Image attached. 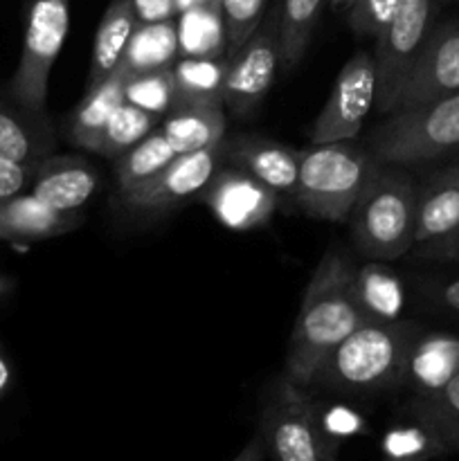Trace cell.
<instances>
[{"instance_id": "obj_1", "label": "cell", "mask_w": 459, "mask_h": 461, "mask_svg": "<svg viewBox=\"0 0 459 461\" xmlns=\"http://www.w3.org/2000/svg\"><path fill=\"white\" fill-rule=\"evenodd\" d=\"M354 277L356 266L338 250H328L310 275L284 367V376L295 385L309 390L328 354L364 324L351 293Z\"/></svg>"}, {"instance_id": "obj_2", "label": "cell", "mask_w": 459, "mask_h": 461, "mask_svg": "<svg viewBox=\"0 0 459 461\" xmlns=\"http://www.w3.org/2000/svg\"><path fill=\"white\" fill-rule=\"evenodd\" d=\"M418 329L405 320L363 324L328 354L309 387L345 396H374L403 387L405 360Z\"/></svg>"}, {"instance_id": "obj_3", "label": "cell", "mask_w": 459, "mask_h": 461, "mask_svg": "<svg viewBox=\"0 0 459 461\" xmlns=\"http://www.w3.org/2000/svg\"><path fill=\"white\" fill-rule=\"evenodd\" d=\"M418 185L408 167L376 162L349 219L356 250L372 261H394L414 248Z\"/></svg>"}, {"instance_id": "obj_4", "label": "cell", "mask_w": 459, "mask_h": 461, "mask_svg": "<svg viewBox=\"0 0 459 461\" xmlns=\"http://www.w3.org/2000/svg\"><path fill=\"white\" fill-rule=\"evenodd\" d=\"M376 162L367 149L356 147L351 140L313 144L300 151L292 201L313 219L346 223Z\"/></svg>"}, {"instance_id": "obj_5", "label": "cell", "mask_w": 459, "mask_h": 461, "mask_svg": "<svg viewBox=\"0 0 459 461\" xmlns=\"http://www.w3.org/2000/svg\"><path fill=\"white\" fill-rule=\"evenodd\" d=\"M459 149V93L392 113L372 131L367 151L385 165H426Z\"/></svg>"}, {"instance_id": "obj_6", "label": "cell", "mask_w": 459, "mask_h": 461, "mask_svg": "<svg viewBox=\"0 0 459 461\" xmlns=\"http://www.w3.org/2000/svg\"><path fill=\"white\" fill-rule=\"evenodd\" d=\"M266 455L274 461H338L320 421V408L306 387L279 376L268 390L259 419Z\"/></svg>"}, {"instance_id": "obj_7", "label": "cell", "mask_w": 459, "mask_h": 461, "mask_svg": "<svg viewBox=\"0 0 459 461\" xmlns=\"http://www.w3.org/2000/svg\"><path fill=\"white\" fill-rule=\"evenodd\" d=\"M70 30V0H32L16 72L9 79V95L18 106L45 113L50 72Z\"/></svg>"}, {"instance_id": "obj_8", "label": "cell", "mask_w": 459, "mask_h": 461, "mask_svg": "<svg viewBox=\"0 0 459 461\" xmlns=\"http://www.w3.org/2000/svg\"><path fill=\"white\" fill-rule=\"evenodd\" d=\"M436 0H400L399 9L376 36V111L390 115L392 104L410 68L417 61L428 34L435 27Z\"/></svg>"}, {"instance_id": "obj_9", "label": "cell", "mask_w": 459, "mask_h": 461, "mask_svg": "<svg viewBox=\"0 0 459 461\" xmlns=\"http://www.w3.org/2000/svg\"><path fill=\"white\" fill-rule=\"evenodd\" d=\"M282 66L279 7L266 12L246 43L230 54L223 104L237 117H250L268 95Z\"/></svg>"}, {"instance_id": "obj_10", "label": "cell", "mask_w": 459, "mask_h": 461, "mask_svg": "<svg viewBox=\"0 0 459 461\" xmlns=\"http://www.w3.org/2000/svg\"><path fill=\"white\" fill-rule=\"evenodd\" d=\"M376 108V66L372 52H358L340 68L327 104L310 126V142H349Z\"/></svg>"}, {"instance_id": "obj_11", "label": "cell", "mask_w": 459, "mask_h": 461, "mask_svg": "<svg viewBox=\"0 0 459 461\" xmlns=\"http://www.w3.org/2000/svg\"><path fill=\"white\" fill-rule=\"evenodd\" d=\"M459 93V21L435 25L396 93L392 113L410 111Z\"/></svg>"}, {"instance_id": "obj_12", "label": "cell", "mask_w": 459, "mask_h": 461, "mask_svg": "<svg viewBox=\"0 0 459 461\" xmlns=\"http://www.w3.org/2000/svg\"><path fill=\"white\" fill-rule=\"evenodd\" d=\"M223 140L214 147L176 156L147 183L129 192H120L122 201L138 212H166L183 205L189 198L201 196L212 176L223 165Z\"/></svg>"}, {"instance_id": "obj_13", "label": "cell", "mask_w": 459, "mask_h": 461, "mask_svg": "<svg viewBox=\"0 0 459 461\" xmlns=\"http://www.w3.org/2000/svg\"><path fill=\"white\" fill-rule=\"evenodd\" d=\"M202 203L219 223L234 232H250L264 228L277 212L282 198L237 167L220 165L201 192Z\"/></svg>"}, {"instance_id": "obj_14", "label": "cell", "mask_w": 459, "mask_h": 461, "mask_svg": "<svg viewBox=\"0 0 459 461\" xmlns=\"http://www.w3.org/2000/svg\"><path fill=\"white\" fill-rule=\"evenodd\" d=\"M223 165L243 169L273 189L279 198H292L300 151L261 135H234L223 140Z\"/></svg>"}, {"instance_id": "obj_15", "label": "cell", "mask_w": 459, "mask_h": 461, "mask_svg": "<svg viewBox=\"0 0 459 461\" xmlns=\"http://www.w3.org/2000/svg\"><path fill=\"white\" fill-rule=\"evenodd\" d=\"M99 176L86 158L48 156L34 165L27 192L57 212H76L97 192Z\"/></svg>"}, {"instance_id": "obj_16", "label": "cell", "mask_w": 459, "mask_h": 461, "mask_svg": "<svg viewBox=\"0 0 459 461\" xmlns=\"http://www.w3.org/2000/svg\"><path fill=\"white\" fill-rule=\"evenodd\" d=\"M459 374V336L453 333H418L405 360L403 387L412 399H426L444 390Z\"/></svg>"}, {"instance_id": "obj_17", "label": "cell", "mask_w": 459, "mask_h": 461, "mask_svg": "<svg viewBox=\"0 0 459 461\" xmlns=\"http://www.w3.org/2000/svg\"><path fill=\"white\" fill-rule=\"evenodd\" d=\"M459 225V162L428 176L417 192L414 248L446 237Z\"/></svg>"}, {"instance_id": "obj_18", "label": "cell", "mask_w": 459, "mask_h": 461, "mask_svg": "<svg viewBox=\"0 0 459 461\" xmlns=\"http://www.w3.org/2000/svg\"><path fill=\"white\" fill-rule=\"evenodd\" d=\"M81 219L76 212H57L30 192L0 198V241H40L72 232Z\"/></svg>"}, {"instance_id": "obj_19", "label": "cell", "mask_w": 459, "mask_h": 461, "mask_svg": "<svg viewBox=\"0 0 459 461\" xmlns=\"http://www.w3.org/2000/svg\"><path fill=\"white\" fill-rule=\"evenodd\" d=\"M138 16L135 0H111L102 21H99L97 34H94L86 90L102 84L106 77H111L122 66L130 39L138 32Z\"/></svg>"}, {"instance_id": "obj_20", "label": "cell", "mask_w": 459, "mask_h": 461, "mask_svg": "<svg viewBox=\"0 0 459 461\" xmlns=\"http://www.w3.org/2000/svg\"><path fill=\"white\" fill-rule=\"evenodd\" d=\"M54 131L45 113H32L14 104H0V158L34 165L52 153Z\"/></svg>"}, {"instance_id": "obj_21", "label": "cell", "mask_w": 459, "mask_h": 461, "mask_svg": "<svg viewBox=\"0 0 459 461\" xmlns=\"http://www.w3.org/2000/svg\"><path fill=\"white\" fill-rule=\"evenodd\" d=\"M354 302L364 324H387L403 320L405 288L399 275L385 261H369L356 268Z\"/></svg>"}, {"instance_id": "obj_22", "label": "cell", "mask_w": 459, "mask_h": 461, "mask_svg": "<svg viewBox=\"0 0 459 461\" xmlns=\"http://www.w3.org/2000/svg\"><path fill=\"white\" fill-rule=\"evenodd\" d=\"M130 72L124 66L117 68L111 77L102 81V84L93 86V88L86 90L84 99L79 102V106L72 111V115L68 117L66 133L75 147L88 149V144L93 142L94 135L106 126V122L111 120L112 113L126 102V81H129Z\"/></svg>"}, {"instance_id": "obj_23", "label": "cell", "mask_w": 459, "mask_h": 461, "mask_svg": "<svg viewBox=\"0 0 459 461\" xmlns=\"http://www.w3.org/2000/svg\"><path fill=\"white\" fill-rule=\"evenodd\" d=\"M230 57H187L174 61V106H216L225 108V75Z\"/></svg>"}, {"instance_id": "obj_24", "label": "cell", "mask_w": 459, "mask_h": 461, "mask_svg": "<svg viewBox=\"0 0 459 461\" xmlns=\"http://www.w3.org/2000/svg\"><path fill=\"white\" fill-rule=\"evenodd\" d=\"M225 120L223 108L216 106H187V108H171L162 120L160 131L176 151L192 153L201 149L214 147L225 138Z\"/></svg>"}, {"instance_id": "obj_25", "label": "cell", "mask_w": 459, "mask_h": 461, "mask_svg": "<svg viewBox=\"0 0 459 461\" xmlns=\"http://www.w3.org/2000/svg\"><path fill=\"white\" fill-rule=\"evenodd\" d=\"M158 124H160V117L124 102L112 113L106 126L94 135V140L88 144L86 151L99 153V156L106 158H117L124 151H129L140 140L147 138L148 133H153Z\"/></svg>"}, {"instance_id": "obj_26", "label": "cell", "mask_w": 459, "mask_h": 461, "mask_svg": "<svg viewBox=\"0 0 459 461\" xmlns=\"http://www.w3.org/2000/svg\"><path fill=\"white\" fill-rule=\"evenodd\" d=\"M176 158V151L162 131H153L147 138L140 140L138 144L124 151L122 156L115 158V178L120 192H129L138 185L147 183L148 178L165 169L171 160Z\"/></svg>"}, {"instance_id": "obj_27", "label": "cell", "mask_w": 459, "mask_h": 461, "mask_svg": "<svg viewBox=\"0 0 459 461\" xmlns=\"http://www.w3.org/2000/svg\"><path fill=\"white\" fill-rule=\"evenodd\" d=\"M327 0H282L279 5V41L282 66L295 68L309 50Z\"/></svg>"}, {"instance_id": "obj_28", "label": "cell", "mask_w": 459, "mask_h": 461, "mask_svg": "<svg viewBox=\"0 0 459 461\" xmlns=\"http://www.w3.org/2000/svg\"><path fill=\"white\" fill-rule=\"evenodd\" d=\"M410 417L418 419L441 437L448 450H459V374L436 394L410 401Z\"/></svg>"}, {"instance_id": "obj_29", "label": "cell", "mask_w": 459, "mask_h": 461, "mask_svg": "<svg viewBox=\"0 0 459 461\" xmlns=\"http://www.w3.org/2000/svg\"><path fill=\"white\" fill-rule=\"evenodd\" d=\"M448 453L441 437L414 417H410V423L394 426L382 437V461H430Z\"/></svg>"}, {"instance_id": "obj_30", "label": "cell", "mask_w": 459, "mask_h": 461, "mask_svg": "<svg viewBox=\"0 0 459 461\" xmlns=\"http://www.w3.org/2000/svg\"><path fill=\"white\" fill-rule=\"evenodd\" d=\"M176 50H178L176 32L166 23H160V25L142 30L140 34L135 32L122 66L129 72L156 70V68L174 66Z\"/></svg>"}, {"instance_id": "obj_31", "label": "cell", "mask_w": 459, "mask_h": 461, "mask_svg": "<svg viewBox=\"0 0 459 461\" xmlns=\"http://www.w3.org/2000/svg\"><path fill=\"white\" fill-rule=\"evenodd\" d=\"M126 102L153 115H166L174 106V72L171 66L130 72L126 81Z\"/></svg>"}, {"instance_id": "obj_32", "label": "cell", "mask_w": 459, "mask_h": 461, "mask_svg": "<svg viewBox=\"0 0 459 461\" xmlns=\"http://www.w3.org/2000/svg\"><path fill=\"white\" fill-rule=\"evenodd\" d=\"M266 7H268V0H220L230 54L241 48L248 36L256 30L261 18L266 16Z\"/></svg>"}, {"instance_id": "obj_33", "label": "cell", "mask_w": 459, "mask_h": 461, "mask_svg": "<svg viewBox=\"0 0 459 461\" xmlns=\"http://www.w3.org/2000/svg\"><path fill=\"white\" fill-rule=\"evenodd\" d=\"M400 0H356L346 9L351 32L363 39H376L399 9Z\"/></svg>"}, {"instance_id": "obj_34", "label": "cell", "mask_w": 459, "mask_h": 461, "mask_svg": "<svg viewBox=\"0 0 459 461\" xmlns=\"http://www.w3.org/2000/svg\"><path fill=\"white\" fill-rule=\"evenodd\" d=\"M34 165H21V162L3 160L0 158V198H12L18 196V194H25L32 185Z\"/></svg>"}, {"instance_id": "obj_35", "label": "cell", "mask_w": 459, "mask_h": 461, "mask_svg": "<svg viewBox=\"0 0 459 461\" xmlns=\"http://www.w3.org/2000/svg\"><path fill=\"white\" fill-rule=\"evenodd\" d=\"M417 248H421L423 257H432V259H459V225L446 237Z\"/></svg>"}, {"instance_id": "obj_36", "label": "cell", "mask_w": 459, "mask_h": 461, "mask_svg": "<svg viewBox=\"0 0 459 461\" xmlns=\"http://www.w3.org/2000/svg\"><path fill=\"white\" fill-rule=\"evenodd\" d=\"M264 459H266V446H264V439H261L259 430H256L255 437L243 446L241 453H238L232 461H264Z\"/></svg>"}, {"instance_id": "obj_37", "label": "cell", "mask_w": 459, "mask_h": 461, "mask_svg": "<svg viewBox=\"0 0 459 461\" xmlns=\"http://www.w3.org/2000/svg\"><path fill=\"white\" fill-rule=\"evenodd\" d=\"M439 304L446 306V309L450 311H457L459 313V277L450 279V282H446L444 286L439 288Z\"/></svg>"}, {"instance_id": "obj_38", "label": "cell", "mask_w": 459, "mask_h": 461, "mask_svg": "<svg viewBox=\"0 0 459 461\" xmlns=\"http://www.w3.org/2000/svg\"><path fill=\"white\" fill-rule=\"evenodd\" d=\"M12 381H14L12 363H9L7 354H4L3 345H0V401L4 399V394H7L9 387H12Z\"/></svg>"}, {"instance_id": "obj_39", "label": "cell", "mask_w": 459, "mask_h": 461, "mask_svg": "<svg viewBox=\"0 0 459 461\" xmlns=\"http://www.w3.org/2000/svg\"><path fill=\"white\" fill-rule=\"evenodd\" d=\"M207 3V0H174V12H187V9L198 7V5Z\"/></svg>"}, {"instance_id": "obj_40", "label": "cell", "mask_w": 459, "mask_h": 461, "mask_svg": "<svg viewBox=\"0 0 459 461\" xmlns=\"http://www.w3.org/2000/svg\"><path fill=\"white\" fill-rule=\"evenodd\" d=\"M354 3L356 0H328V5H331L333 9H349Z\"/></svg>"}]
</instances>
